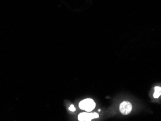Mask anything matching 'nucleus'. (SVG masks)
Masks as SVG:
<instances>
[{
  "instance_id": "obj_1",
  "label": "nucleus",
  "mask_w": 161,
  "mask_h": 121,
  "mask_svg": "<svg viewBox=\"0 0 161 121\" xmlns=\"http://www.w3.org/2000/svg\"><path fill=\"white\" fill-rule=\"evenodd\" d=\"M96 106L95 102L91 99H87L81 101L79 103V107L81 110H84L87 112H91L95 109Z\"/></svg>"
},
{
  "instance_id": "obj_2",
  "label": "nucleus",
  "mask_w": 161,
  "mask_h": 121,
  "mask_svg": "<svg viewBox=\"0 0 161 121\" xmlns=\"http://www.w3.org/2000/svg\"><path fill=\"white\" fill-rule=\"evenodd\" d=\"M132 110V105L128 102H123L120 105V111L122 114L127 115L131 112Z\"/></svg>"
},
{
  "instance_id": "obj_3",
  "label": "nucleus",
  "mask_w": 161,
  "mask_h": 121,
  "mask_svg": "<svg viewBox=\"0 0 161 121\" xmlns=\"http://www.w3.org/2000/svg\"><path fill=\"white\" fill-rule=\"evenodd\" d=\"M99 117V115L96 112L94 113H87V112H83L78 115V120L81 121L84 120H91L94 118H97Z\"/></svg>"
},
{
  "instance_id": "obj_4",
  "label": "nucleus",
  "mask_w": 161,
  "mask_h": 121,
  "mask_svg": "<svg viewBox=\"0 0 161 121\" xmlns=\"http://www.w3.org/2000/svg\"><path fill=\"white\" fill-rule=\"evenodd\" d=\"M161 96V87H155V92L153 96L155 98H158L159 96Z\"/></svg>"
},
{
  "instance_id": "obj_5",
  "label": "nucleus",
  "mask_w": 161,
  "mask_h": 121,
  "mask_svg": "<svg viewBox=\"0 0 161 121\" xmlns=\"http://www.w3.org/2000/svg\"><path fill=\"white\" fill-rule=\"evenodd\" d=\"M69 110H70L71 112H75L76 111V108H75V107L73 105H71L70 107H69Z\"/></svg>"
}]
</instances>
